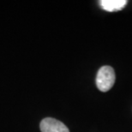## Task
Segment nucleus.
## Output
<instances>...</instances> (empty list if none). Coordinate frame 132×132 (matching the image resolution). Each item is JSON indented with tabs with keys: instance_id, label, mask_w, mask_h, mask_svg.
I'll return each instance as SVG.
<instances>
[{
	"instance_id": "nucleus-1",
	"label": "nucleus",
	"mask_w": 132,
	"mask_h": 132,
	"mask_svg": "<svg viewBox=\"0 0 132 132\" xmlns=\"http://www.w3.org/2000/svg\"><path fill=\"white\" fill-rule=\"evenodd\" d=\"M115 82V72L111 66H103L99 70L96 76V85L99 90L107 92Z\"/></svg>"
},
{
	"instance_id": "nucleus-3",
	"label": "nucleus",
	"mask_w": 132,
	"mask_h": 132,
	"mask_svg": "<svg viewBox=\"0 0 132 132\" xmlns=\"http://www.w3.org/2000/svg\"><path fill=\"white\" fill-rule=\"evenodd\" d=\"M99 3L104 10L112 12L118 11V10L123 9L128 2L126 0H101Z\"/></svg>"
},
{
	"instance_id": "nucleus-2",
	"label": "nucleus",
	"mask_w": 132,
	"mask_h": 132,
	"mask_svg": "<svg viewBox=\"0 0 132 132\" xmlns=\"http://www.w3.org/2000/svg\"><path fill=\"white\" fill-rule=\"evenodd\" d=\"M39 126L41 132H70L65 125L52 118H44Z\"/></svg>"
}]
</instances>
